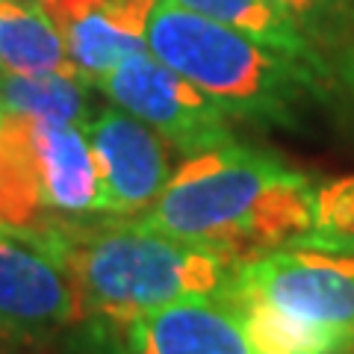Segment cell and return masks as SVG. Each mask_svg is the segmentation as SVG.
<instances>
[{"mask_svg":"<svg viewBox=\"0 0 354 354\" xmlns=\"http://www.w3.org/2000/svg\"><path fill=\"white\" fill-rule=\"evenodd\" d=\"M97 86L115 106L145 121L183 153L207 151L236 139L225 109L186 77L162 65L151 50L127 57Z\"/></svg>","mask_w":354,"mask_h":354,"instance_id":"obj_5","label":"cell"},{"mask_svg":"<svg viewBox=\"0 0 354 354\" xmlns=\"http://www.w3.org/2000/svg\"><path fill=\"white\" fill-rule=\"evenodd\" d=\"M295 248H316L354 257V177H339L316 189L313 225Z\"/></svg>","mask_w":354,"mask_h":354,"instance_id":"obj_14","label":"cell"},{"mask_svg":"<svg viewBox=\"0 0 354 354\" xmlns=\"http://www.w3.org/2000/svg\"><path fill=\"white\" fill-rule=\"evenodd\" d=\"M145 41L162 65L209 95L230 118L260 127H298L334 80V71L169 0L153 3Z\"/></svg>","mask_w":354,"mask_h":354,"instance_id":"obj_3","label":"cell"},{"mask_svg":"<svg viewBox=\"0 0 354 354\" xmlns=\"http://www.w3.org/2000/svg\"><path fill=\"white\" fill-rule=\"evenodd\" d=\"M104 192V213L136 218L157 201L171 171L169 142L145 121L106 106L86 124Z\"/></svg>","mask_w":354,"mask_h":354,"instance_id":"obj_7","label":"cell"},{"mask_svg":"<svg viewBox=\"0 0 354 354\" xmlns=\"http://www.w3.org/2000/svg\"><path fill=\"white\" fill-rule=\"evenodd\" d=\"M348 354H354V348H351V351H348Z\"/></svg>","mask_w":354,"mask_h":354,"instance_id":"obj_18","label":"cell"},{"mask_svg":"<svg viewBox=\"0 0 354 354\" xmlns=\"http://www.w3.org/2000/svg\"><path fill=\"white\" fill-rule=\"evenodd\" d=\"M174 6H183L195 15L218 21L230 30H239L245 36L257 39L269 48H278L290 57H298L316 68L334 71L322 50L310 41L283 12H278L269 0H169Z\"/></svg>","mask_w":354,"mask_h":354,"instance_id":"obj_13","label":"cell"},{"mask_svg":"<svg viewBox=\"0 0 354 354\" xmlns=\"http://www.w3.org/2000/svg\"><path fill=\"white\" fill-rule=\"evenodd\" d=\"M74 71L53 21L36 3L0 0V74Z\"/></svg>","mask_w":354,"mask_h":354,"instance_id":"obj_11","label":"cell"},{"mask_svg":"<svg viewBox=\"0 0 354 354\" xmlns=\"http://www.w3.org/2000/svg\"><path fill=\"white\" fill-rule=\"evenodd\" d=\"M27 153L39 201L50 218H86L104 213V192L95 153L83 124H27Z\"/></svg>","mask_w":354,"mask_h":354,"instance_id":"obj_9","label":"cell"},{"mask_svg":"<svg viewBox=\"0 0 354 354\" xmlns=\"http://www.w3.org/2000/svg\"><path fill=\"white\" fill-rule=\"evenodd\" d=\"M260 354H348L354 348V257L278 248L242 263L227 292Z\"/></svg>","mask_w":354,"mask_h":354,"instance_id":"obj_4","label":"cell"},{"mask_svg":"<svg viewBox=\"0 0 354 354\" xmlns=\"http://www.w3.org/2000/svg\"><path fill=\"white\" fill-rule=\"evenodd\" d=\"M157 0H36L59 30L65 53L86 83H101L127 57L148 50L145 27Z\"/></svg>","mask_w":354,"mask_h":354,"instance_id":"obj_8","label":"cell"},{"mask_svg":"<svg viewBox=\"0 0 354 354\" xmlns=\"http://www.w3.org/2000/svg\"><path fill=\"white\" fill-rule=\"evenodd\" d=\"M316 189L272 151L236 139L186 153L139 225L248 263L295 248L313 225Z\"/></svg>","mask_w":354,"mask_h":354,"instance_id":"obj_1","label":"cell"},{"mask_svg":"<svg viewBox=\"0 0 354 354\" xmlns=\"http://www.w3.org/2000/svg\"><path fill=\"white\" fill-rule=\"evenodd\" d=\"M319 50L339 48L354 27L351 0H269Z\"/></svg>","mask_w":354,"mask_h":354,"instance_id":"obj_15","label":"cell"},{"mask_svg":"<svg viewBox=\"0 0 354 354\" xmlns=\"http://www.w3.org/2000/svg\"><path fill=\"white\" fill-rule=\"evenodd\" d=\"M36 242L68 266L86 319L115 328L183 298H221L242 266L121 216L62 218Z\"/></svg>","mask_w":354,"mask_h":354,"instance_id":"obj_2","label":"cell"},{"mask_svg":"<svg viewBox=\"0 0 354 354\" xmlns=\"http://www.w3.org/2000/svg\"><path fill=\"white\" fill-rule=\"evenodd\" d=\"M127 354H260L225 298H183L124 325Z\"/></svg>","mask_w":354,"mask_h":354,"instance_id":"obj_10","label":"cell"},{"mask_svg":"<svg viewBox=\"0 0 354 354\" xmlns=\"http://www.w3.org/2000/svg\"><path fill=\"white\" fill-rule=\"evenodd\" d=\"M86 80L77 71L0 74V109L32 121L88 124Z\"/></svg>","mask_w":354,"mask_h":354,"instance_id":"obj_12","label":"cell"},{"mask_svg":"<svg viewBox=\"0 0 354 354\" xmlns=\"http://www.w3.org/2000/svg\"><path fill=\"white\" fill-rule=\"evenodd\" d=\"M339 77L346 80V86L351 88V95H354V44L339 57Z\"/></svg>","mask_w":354,"mask_h":354,"instance_id":"obj_17","label":"cell"},{"mask_svg":"<svg viewBox=\"0 0 354 354\" xmlns=\"http://www.w3.org/2000/svg\"><path fill=\"white\" fill-rule=\"evenodd\" d=\"M30 3H36V0H30Z\"/></svg>","mask_w":354,"mask_h":354,"instance_id":"obj_19","label":"cell"},{"mask_svg":"<svg viewBox=\"0 0 354 354\" xmlns=\"http://www.w3.org/2000/svg\"><path fill=\"white\" fill-rule=\"evenodd\" d=\"M71 354H127L124 339L115 337V325L104 319H86L83 330L77 334Z\"/></svg>","mask_w":354,"mask_h":354,"instance_id":"obj_16","label":"cell"},{"mask_svg":"<svg viewBox=\"0 0 354 354\" xmlns=\"http://www.w3.org/2000/svg\"><path fill=\"white\" fill-rule=\"evenodd\" d=\"M351 6H354V0H351Z\"/></svg>","mask_w":354,"mask_h":354,"instance_id":"obj_20","label":"cell"},{"mask_svg":"<svg viewBox=\"0 0 354 354\" xmlns=\"http://www.w3.org/2000/svg\"><path fill=\"white\" fill-rule=\"evenodd\" d=\"M86 322L74 274L48 245L0 230V337L41 339Z\"/></svg>","mask_w":354,"mask_h":354,"instance_id":"obj_6","label":"cell"}]
</instances>
